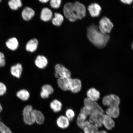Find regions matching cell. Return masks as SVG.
Instances as JSON below:
<instances>
[{
  "instance_id": "cell-6",
  "label": "cell",
  "mask_w": 133,
  "mask_h": 133,
  "mask_svg": "<svg viewBox=\"0 0 133 133\" xmlns=\"http://www.w3.org/2000/svg\"><path fill=\"white\" fill-rule=\"evenodd\" d=\"M33 110L32 106L29 105L26 106L23 110L24 121L25 123L29 125H32L35 123L31 114Z\"/></svg>"
},
{
  "instance_id": "cell-23",
  "label": "cell",
  "mask_w": 133,
  "mask_h": 133,
  "mask_svg": "<svg viewBox=\"0 0 133 133\" xmlns=\"http://www.w3.org/2000/svg\"><path fill=\"white\" fill-rule=\"evenodd\" d=\"M23 70V66L22 64L19 63H18L11 66L10 72L11 74L13 76L19 78L22 74Z\"/></svg>"
},
{
  "instance_id": "cell-25",
  "label": "cell",
  "mask_w": 133,
  "mask_h": 133,
  "mask_svg": "<svg viewBox=\"0 0 133 133\" xmlns=\"http://www.w3.org/2000/svg\"><path fill=\"white\" fill-rule=\"evenodd\" d=\"M6 45L8 49L12 51H15L17 49L19 44L16 38L12 37L10 38L6 41Z\"/></svg>"
},
{
  "instance_id": "cell-30",
  "label": "cell",
  "mask_w": 133,
  "mask_h": 133,
  "mask_svg": "<svg viewBox=\"0 0 133 133\" xmlns=\"http://www.w3.org/2000/svg\"><path fill=\"white\" fill-rule=\"evenodd\" d=\"M83 130L84 133H97L99 131L98 128L91 124L85 127Z\"/></svg>"
},
{
  "instance_id": "cell-34",
  "label": "cell",
  "mask_w": 133,
  "mask_h": 133,
  "mask_svg": "<svg viewBox=\"0 0 133 133\" xmlns=\"http://www.w3.org/2000/svg\"><path fill=\"white\" fill-rule=\"evenodd\" d=\"M80 113L87 116H89L92 114V111H91V110L89 108L85 106L81 108Z\"/></svg>"
},
{
  "instance_id": "cell-16",
  "label": "cell",
  "mask_w": 133,
  "mask_h": 133,
  "mask_svg": "<svg viewBox=\"0 0 133 133\" xmlns=\"http://www.w3.org/2000/svg\"><path fill=\"white\" fill-rule=\"evenodd\" d=\"M106 115L114 119L119 117L120 114L119 106H112L108 107L106 111Z\"/></svg>"
},
{
  "instance_id": "cell-43",
  "label": "cell",
  "mask_w": 133,
  "mask_h": 133,
  "mask_svg": "<svg viewBox=\"0 0 133 133\" xmlns=\"http://www.w3.org/2000/svg\"><path fill=\"white\" fill-rule=\"evenodd\" d=\"M84 133L81 132V133Z\"/></svg>"
},
{
  "instance_id": "cell-35",
  "label": "cell",
  "mask_w": 133,
  "mask_h": 133,
  "mask_svg": "<svg viewBox=\"0 0 133 133\" xmlns=\"http://www.w3.org/2000/svg\"><path fill=\"white\" fill-rule=\"evenodd\" d=\"M6 91V88L5 85L3 83L0 82V96L4 95Z\"/></svg>"
},
{
  "instance_id": "cell-14",
  "label": "cell",
  "mask_w": 133,
  "mask_h": 133,
  "mask_svg": "<svg viewBox=\"0 0 133 133\" xmlns=\"http://www.w3.org/2000/svg\"><path fill=\"white\" fill-rule=\"evenodd\" d=\"M88 116L80 113L78 115L76 123L81 129H83L86 126L91 124L89 121L87 120Z\"/></svg>"
},
{
  "instance_id": "cell-15",
  "label": "cell",
  "mask_w": 133,
  "mask_h": 133,
  "mask_svg": "<svg viewBox=\"0 0 133 133\" xmlns=\"http://www.w3.org/2000/svg\"><path fill=\"white\" fill-rule=\"evenodd\" d=\"M56 123L57 126L60 128L65 129L69 127L70 121L65 116L61 115L57 118Z\"/></svg>"
},
{
  "instance_id": "cell-20",
  "label": "cell",
  "mask_w": 133,
  "mask_h": 133,
  "mask_svg": "<svg viewBox=\"0 0 133 133\" xmlns=\"http://www.w3.org/2000/svg\"><path fill=\"white\" fill-rule=\"evenodd\" d=\"M82 88V83L80 80L78 79H71L70 91L74 94L78 93Z\"/></svg>"
},
{
  "instance_id": "cell-22",
  "label": "cell",
  "mask_w": 133,
  "mask_h": 133,
  "mask_svg": "<svg viewBox=\"0 0 133 133\" xmlns=\"http://www.w3.org/2000/svg\"><path fill=\"white\" fill-rule=\"evenodd\" d=\"M87 98L91 101L97 102L100 98V93L95 88H91L88 90L86 93Z\"/></svg>"
},
{
  "instance_id": "cell-32",
  "label": "cell",
  "mask_w": 133,
  "mask_h": 133,
  "mask_svg": "<svg viewBox=\"0 0 133 133\" xmlns=\"http://www.w3.org/2000/svg\"><path fill=\"white\" fill-rule=\"evenodd\" d=\"M49 1L51 7L54 9L59 8L62 3V0H50Z\"/></svg>"
},
{
  "instance_id": "cell-40",
  "label": "cell",
  "mask_w": 133,
  "mask_h": 133,
  "mask_svg": "<svg viewBox=\"0 0 133 133\" xmlns=\"http://www.w3.org/2000/svg\"><path fill=\"white\" fill-rule=\"evenodd\" d=\"M55 77L56 78H59V76H58V75L56 72L55 73Z\"/></svg>"
},
{
  "instance_id": "cell-8",
  "label": "cell",
  "mask_w": 133,
  "mask_h": 133,
  "mask_svg": "<svg viewBox=\"0 0 133 133\" xmlns=\"http://www.w3.org/2000/svg\"><path fill=\"white\" fill-rule=\"evenodd\" d=\"M84 106L91 110L92 114L97 112L104 113V110L96 102L91 101L88 98L84 99Z\"/></svg>"
},
{
  "instance_id": "cell-36",
  "label": "cell",
  "mask_w": 133,
  "mask_h": 133,
  "mask_svg": "<svg viewBox=\"0 0 133 133\" xmlns=\"http://www.w3.org/2000/svg\"><path fill=\"white\" fill-rule=\"evenodd\" d=\"M5 65V56L3 53L0 52V68L3 67Z\"/></svg>"
},
{
  "instance_id": "cell-1",
  "label": "cell",
  "mask_w": 133,
  "mask_h": 133,
  "mask_svg": "<svg viewBox=\"0 0 133 133\" xmlns=\"http://www.w3.org/2000/svg\"><path fill=\"white\" fill-rule=\"evenodd\" d=\"M87 34L90 42L99 49L105 47L110 39L109 34L101 32L97 25L94 24L91 25L87 28Z\"/></svg>"
},
{
  "instance_id": "cell-28",
  "label": "cell",
  "mask_w": 133,
  "mask_h": 133,
  "mask_svg": "<svg viewBox=\"0 0 133 133\" xmlns=\"http://www.w3.org/2000/svg\"><path fill=\"white\" fill-rule=\"evenodd\" d=\"M16 96L21 100L25 101L29 99L30 95L29 91L26 89H23L18 91L17 93Z\"/></svg>"
},
{
  "instance_id": "cell-37",
  "label": "cell",
  "mask_w": 133,
  "mask_h": 133,
  "mask_svg": "<svg viewBox=\"0 0 133 133\" xmlns=\"http://www.w3.org/2000/svg\"><path fill=\"white\" fill-rule=\"evenodd\" d=\"M122 3L124 4L130 5L133 2V0H120Z\"/></svg>"
},
{
  "instance_id": "cell-29",
  "label": "cell",
  "mask_w": 133,
  "mask_h": 133,
  "mask_svg": "<svg viewBox=\"0 0 133 133\" xmlns=\"http://www.w3.org/2000/svg\"><path fill=\"white\" fill-rule=\"evenodd\" d=\"M9 7L13 10H16L22 6L21 0H9L8 2Z\"/></svg>"
},
{
  "instance_id": "cell-10",
  "label": "cell",
  "mask_w": 133,
  "mask_h": 133,
  "mask_svg": "<svg viewBox=\"0 0 133 133\" xmlns=\"http://www.w3.org/2000/svg\"><path fill=\"white\" fill-rule=\"evenodd\" d=\"M72 79L71 77L58 78L57 83L58 87L64 91H70Z\"/></svg>"
},
{
  "instance_id": "cell-38",
  "label": "cell",
  "mask_w": 133,
  "mask_h": 133,
  "mask_svg": "<svg viewBox=\"0 0 133 133\" xmlns=\"http://www.w3.org/2000/svg\"><path fill=\"white\" fill-rule=\"evenodd\" d=\"M40 2L43 3H47L49 2L50 0H39Z\"/></svg>"
},
{
  "instance_id": "cell-4",
  "label": "cell",
  "mask_w": 133,
  "mask_h": 133,
  "mask_svg": "<svg viewBox=\"0 0 133 133\" xmlns=\"http://www.w3.org/2000/svg\"><path fill=\"white\" fill-rule=\"evenodd\" d=\"M103 104L105 106L109 107L112 106H119L120 103V99L117 95L110 94L103 98Z\"/></svg>"
},
{
  "instance_id": "cell-19",
  "label": "cell",
  "mask_w": 133,
  "mask_h": 133,
  "mask_svg": "<svg viewBox=\"0 0 133 133\" xmlns=\"http://www.w3.org/2000/svg\"><path fill=\"white\" fill-rule=\"evenodd\" d=\"M103 125L108 130H110L115 127V122L113 119L106 114H104L102 121Z\"/></svg>"
},
{
  "instance_id": "cell-42",
  "label": "cell",
  "mask_w": 133,
  "mask_h": 133,
  "mask_svg": "<svg viewBox=\"0 0 133 133\" xmlns=\"http://www.w3.org/2000/svg\"><path fill=\"white\" fill-rule=\"evenodd\" d=\"M2 0H0V2H1V1Z\"/></svg>"
},
{
  "instance_id": "cell-26",
  "label": "cell",
  "mask_w": 133,
  "mask_h": 133,
  "mask_svg": "<svg viewBox=\"0 0 133 133\" xmlns=\"http://www.w3.org/2000/svg\"><path fill=\"white\" fill-rule=\"evenodd\" d=\"M50 107L54 112H59L62 109V104L60 101L55 99L50 104Z\"/></svg>"
},
{
  "instance_id": "cell-18",
  "label": "cell",
  "mask_w": 133,
  "mask_h": 133,
  "mask_svg": "<svg viewBox=\"0 0 133 133\" xmlns=\"http://www.w3.org/2000/svg\"><path fill=\"white\" fill-rule=\"evenodd\" d=\"M35 12L34 10L30 7H26L23 9L22 12V16L23 19L26 21H29L32 19Z\"/></svg>"
},
{
  "instance_id": "cell-11",
  "label": "cell",
  "mask_w": 133,
  "mask_h": 133,
  "mask_svg": "<svg viewBox=\"0 0 133 133\" xmlns=\"http://www.w3.org/2000/svg\"><path fill=\"white\" fill-rule=\"evenodd\" d=\"M88 10L91 17H96L100 15L101 8L98 4L94 3L88 6Z\"/></svg>"
},
{
  "instance_id": "cell-12",
  "label": "cell",
  "mask_w": 133,
  "mask_h": 133,
  "mask_svg": "<svg viewBox=\"0 0 133 133\" xmlns=\"http://www.w3.org/2000/svg\"><path fill=\"white\" fill-rule=\"evenodd\" d=\"M54 88L50 85L45 84L41 88L40 93L41 97L44 99L48 98L49 96L54 93Z\"/></svg>"
},
{
  "instance_id": "cell-21",
  "label": "cell",
  "mask_w": 133,
  "mask_h": 133,
  "mask_svg": "<svg viewBox=\"0 0 133 133\" xmlns=\"http://www.w3.org/2000/svg\"><path fill=\"white\" fill-rule=\"evenodd\" d=\"M53 13L50 9L47 8H44L42 10L40 18L42 21L44 22H48L52 19Z\"/></svg>"
},
{
  "instance_id": "cell-5",
  "label": "cell",
  "mask_w": 133,
  "mask_h": 133,
  "mask_svg": "<svg viewBox=\"0 0 133 133\" xmlns=\"http://www.w3.org/2000/svg\"><path fill=\"white\" fill-rule=\"evenodd\" d=\"M104 114V113L101 112L93 113L89 116V121L91 124L99 128L103 126L102 121Z\"/></svg>"
},
{
  "instance_id": "cell-13",
  "label": "cell",
  "mask_w": 133,
  "mask_h": 133,
  "mask_svg": "<svg viewBox=\"0 0 133 133\" xmlns=\"http://www.w3.org/2000/svg\"><path fill=\"white\" fill-rule=\"evenodd\" d=\"M31 114L35 123H36L39 125H41L44 123L45 117L44 114L41 111L33 109Z\"/></svg>"
},
{
  "instance_id": "cell-39",
  "label": "cell",
  "mask_w": 133,
  "mask_h": 133,
  "mask_svg": "<svg viewBox=\"0 0 133 133\" xmlns=\"http://www.w3.org/2000/svg\"><path fill=\"white\" fill-rule=\"evenodd\" d=\"M97 133H108V132L105 130H101L100 131H99Z\"/></svg>"
},
{
  "instance_id": "cell-3",
  "label": "cell",
  "mask_w": 133,
  "mask_h": 133,
  "mask_svg": "<svg viewBox=\"0 0 133 133\" xmlns=\"http://www.w3.org/2000/svg\"><path fill=\"white\" fill-rule=\"evenodd\" d=\"M63 12L65 17L71 22H74L78 19L75 12L73 3H66L63 8Z\"/></svg>"
},
{
  "instance_id": "cell-7",
  "label": "cell",
  "mask_w": 133,
  "mask_h": 133,
  "mask_svg": "<svg viewBox=\"0 0 133 133\" xmlns=\"http://www.w3.org/2000/svg\"><path fill=\"white\" fill-rule=\"evenodd\" d=\"M74 3V7L75 13L78 19H82L85 16V6L82 3L76 1Z\"/></svg>"
},
{
  "instance_id": "cell-41",
  "label": "cell",
  "mask_w": 133,
  "mask_h": 133,
  "mask_svg": "<svg viewBox=\"0 0 133 133\" xmlns=\"http://www.w3.org/2000/svg\"><path fill=\"white\" fill-rule=\"evenodd\" d=\"M2 110V108L1 104H0V112H1Z\"/></svg>"
},
{
  "instance_id": "cell-9",
  "label": "cell",
  "mask_w": 133,
  "mask_h": 133,
  "mask_svg": "<svg viewBox=\"0 0 133 133\" xmlns=\"http://www.w3.org/2000/svg\"><path fill=\"white\" fill-rule=\"evenodd\" d=\"M55 71L59 77L70 78L71 73L70 71L62 64H57L55 66Z\"/></svg>"
},
{
  "instance_id": "cell-24",
  "label": "cell",
  "mask_w": 133,
  "mask_h": 133,
  "mask_svg": "<svg viewBox=\"0 0 133 133\" xmlns=\"http://www.w3.org/2000/svg\"><path fill=\"white\" fill-rule=\"evenodd\" d=\"M38 45V41L37 39L34 38L31 39L26 44V49L29 52H34L37 49Z\"/></svg>"
},
{
  "instance_id": "cell-17",
  "label": "cell",
  "mask_w": 133,
  "mask_h": 133,
  "mask_svg": "<svg viewBox=\"0 0 133 133\" xmlns=\"http://www.w3.org/2000/svg\"><path fill=\"white\" fill-rule=\"evenodd\" d=\"M48 61L47 58L43 55H39L35 60V64L37 68L39 69H44L47 66Z\"/></svg>"
},
{
  "instance_id": "cell-31",
  "label": "cell",
  "mask_w": 133,
  "mask_h": 133,
  "mask_svg": "<svg viewBox=\"0 0 133 133\" xmlns=\"http://www.w3.org/2000/svg\"><path fill=\"white\" fill-rule=\"evenodd\" d=\"M65 116L70 121H71L74 119L75 116V114L73 110L69 109L66 111Z\"/></svg>"
},
{
  "instance_id": "cell-2",
  "label": "cell",
  "mask_w": 133,
  "mask_h": 133,
  "mask_svg": "<svg viewBox=\"0 0 133 133\" xmlns=\"http://www.w3.org/2000/svg\"><path fill=\"white\" fill-rule=\"evenodd\" d=\"M114 26V24L109 18L103 17L100 20L98 27L101 32L109 34L112 31Z\"/></svg>"
},
{
  "instance_id": "cell-33",
  "label": "cell",
  "mask_w": 133,
  "mask_h": 133,
  "mask_svg": "<svg viewBox=\"0 0 133 133\" xmlns=\"http://www.w3.org/2000/svg\"><path fill=\"white\" fill-rule=\"evenodd\" d=\"M0 133H12L10 130L2 122H0Z\"/></svg>"
},
{
  "instance_id": "cell-27",
  "label": "cell",
  "mask_w": 133,
  "mask_h": 133,
  "mask_svg": "<svg viewBox=\"0 0 133 133\" xmlns=\"http://www.w3.org/2000/svg\"><path fill=\"white\" fill-rule=\"evenodd\" d=\"M64 20V16L62 14L59 13H55L54 17L52 19V24L55 26H59L62 24Z\"/></svg>"
}]
</instances>
